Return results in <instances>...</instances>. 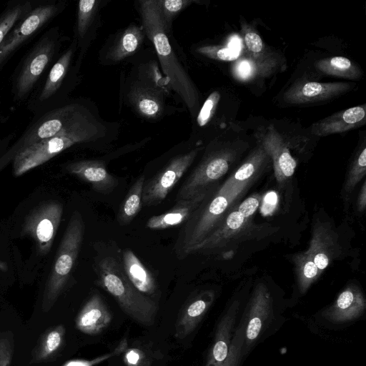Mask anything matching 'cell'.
<instances>
[{
	"label": "cell",
	"instance_id": "obj_29",
	"mask_svg": "<svg viewBox=\"0 0 366 366\" xmlns=\"http://www.w3.org/2000/svg\"><path fill=\"white\" fill-rule=\"evenodd\" d=\"M72 54V49H69L52 66L39 96L41 101L49 99L59 89L68 70Z\"/></svg>",
	"mask_w": 366,
	"mask_h": 366
},
{
	"label": "cell",
	"instance_id": "obj_35",
	"mask_svg": "<svg viewBox=\"0 0 366 366\" xmlns=\"http://www.w3.org/2000/svg\"><path fill=\"white\" fill-rule=\"evenodd\" d=\"M219 99L220 94L217 91L212 92L208 96L197 117V122L199 127L205 126L210 121L214 114Z\"/></svg>",
	"mask_w": 366,
	"mask_h": 366
},
{
	"label": "cell",
	"instance_id": "obj_21",
	"mask_svg": "<svg viewBox=\"0 0 366 366\" xmlns=\"http://www.w3.org/2000/svg\"><path fill=\"white\" fill-rule=\"evenodd\" d=\"M365 306L361 290L356 285H351L339 295L335 303L325 312V316L333 322H347L358 317Z\"/></svg>",
	"mask_w": 366,
	"mask_h": 366
},
{
	"label": "cell",
	"instance_id": "obj_17",
	"mask_svg": "<svg viewBox=\"0 0 366 366\" xmlns=\"http://www.w3.org/2000/svg\"><path fill=\"white\" fill-rule=\"evenodd\" d=\"M366 122L365 104L342 110L312 124L311 133L317 137L342 133L361 127Z\"/></svg>",
	"mask_w": 366,
	"mask_h": 366
},
{
	"label": "cell",
	"instance_id": "obj_26",
	"mask_svg": "<svg viewBox=\"0 0 366 366\" xmlns=\"http://www.w3.org/2000/svg\"><path fill=\"white\" fill-rule=\"evenodd\" d=\"M316 68L323 74L350 79H358L361 69L350 59L344 56H333L318 61Z\"/></svg>",
	"mask_w": 366,
	"mask_h": 366
},
{
	"label": "cell",
	"instance_id": "obj_8",
	"mask_svg": "<svg viewBox=\"0 0 366 366\" xmlns=\"http://www.w3.org/2000/svg\"><path fill=\"white\" fill-rule=\"evenodd\" d=\"M259 202L260 196L257 194L245 199L241 204L236 205L209 236L191 249L188 256L220 248L234 237L245 232Z\"/></svg>",
	"mask_w": 366,
	"mask_h": 366
},
{
	"label": "cell",
	"instance_id": "obj_27",
	"mask_svg": "<svg viewBox=\"0 0 366 366\" xmlns=\"http://www.w3.org/2000/svg\"><path fill=\"white\" fill-rule=\"evenodd\" d=\"M153 89L136 87L132 92V101L142 116L147 118H155L161 114L163 104L157 92Z\"/></svg>",
	"mask_w": 366,
	"mask_h": 366
},
{
	"label": "cell",
	"instance_id": "obj_18",
	"mask_svg": "<svg viewBox=\"0 0 366 366\" xmlns=\"http://www.w3.org/2000/svg\"><path fill=\"white\" fill-rule=\"evenodd\" d=\"M112 319V315L101 296L94 293L78 313L75 325L80 332L94 335L104 330L110 324Z\"/></svg>",
	"mask_w": 366,
	"mask_h": 366
},
{
	"label": "cell",
	"instance_id": "obj_28",
	"mask_svg": "<svg viewBox=\"0 0 366 366\" xmlns=\"http://www.w3.org/2000/svg\"><path fill=\"white\" fill-rule=\"evenodd\" d=\"M144 38L141 28L131 26L121 36L118 43L109 52V58L114 61L122 60L134 53L140 46Z\"/></svg>",
	"mask_w": 366,
	"mask_h": 366
},
{
	"label": "cell",
	"instance_id": "obj_9",
	"mask_svg": "<svg viewBox=\"0 0 366 366\" xmlns=\"http://www.w3.org/2000/svg\"><path fill=\"white\" fill-rule=\"evenodd\" d=\"M62 214L60 202L49 201L39 204L26 217L21 233L34 239L39 254L46 255L49 252Z\"/></svg>",
	"mask_w": 366,
	"mask_h": 366
},
{
	"label": "cell",
	"instance_id": "obj_14",
	"mask_svg": "<svg viewBox=\"0 0 366 366\" xmlns=\"http://www.w3.org/2000/svg\"><path fill=\"white\" fill-rule=\"evenodd\" d=\"M54 51V41L44 38L30 54L16 79V92L19 98L23 97L31 89L49 63Z\"/></svg>",
	"mask_w": 366,
	"mask_h": 366
},
{
	"label": "cell",
	"instance_id": "obj_16",
	"mask_svg": "<svg viewBox=\"0 0 366 366\" xmlns=\"http://www.w3.org/2000/svg\"><path fill=\"white\" fill-rule=\"evenodd\" d=\"M65 170L79 179L89 183L97 192L107 194L113 192L119 182L99 160H80L68 163Z\"/></svg>",
	"mask_w": 366,
	"mask_h": 366
},
{
	"label": "cell",
	"instance_id": "obj_24",
	"mask_svg": "<svg viewBox=\"0 0 366 366\" xmlns=\"http://www.w3.org/2000/svg\"><path fill=\"white\" fill-rule=\"evenodd\" d=\"M268 161H271L270 157L262 145L258 143L257 147L237 171L224 182L222 187L229 188L251 182Z\"/></svg>",
	"mask_w": 366,
	"mask_h": 366
},
{
	"label": "cell",
	"instance_id": "obj_25",
	"mask_svg": "<svg viewBox=\"0 0 366 366\" xmlns=\"http://www.w3.org/2000/svg\"><path fill=\"white\" fill-rule=\"evenodd\" d=\"M145 183L144 175L134 182L120 206L117 214V222L125 226L136 217L142 207V192Z\"/></svg>",
	"mask_w": 366,
	"mask_h": 366
},
{
	"label": "cell",
	"instance_id": "obj_38",
	"mask_svg": "<svg viewBox=\"0 0 366 366\" xmlns=\"http://www.w3.org/2000/svg\"><path fill=\"white\" fill-rule=\"evenodd\" d=\"M124 361L127 366H148L145 353L136 347L127 348Z\"/></svg>",
	"mask_w": 366,
	"mask_h": 366
},
{
	"label": "cell",
	"instance_id": "obj_23",
	"mask_svg": "<svg viewBox=\"0 0 366 366\" xmlns=\"http://www.w3.org/2000/svg\"><path fill=\"white\" fill-rule=\"evenodd\" d=\"M66 329L64 325H57L48 328L41 335L34 348L29 363H43L55 359L62 349Z\"/></svg>",
	"mask_w": 366,
	"mask_h": 366
},
{
	"label": "cell",
	"instance_id": "obj_11",
	"mask_svg": "<svg viewBox=\"0 0 366 366\" xmlns=\"http://www.w3.org/2000/svg\"><path fill=\"white\" fill-rule=\"evenodd\" d=\"M258 142L273 163L274 175L280 184L291 177L297 167L290 145L280 132L270 125L257 132Z\"/></svg>",
	"mask_w": 366,
	"mask_h": 366
},
{
	"label": "cell",
	"instance_id": "obj_3",
	"mask_svg": "<svg viewBox=\"0 0 366 366\" xmlns=\"http://www.w3.org/2000/svg\"><path fill=\"white\" fill-rule=\"evenodd\" d=\"M250 183L217 188L182 224L174 247L177 258L183 259L188 257L191 249L200 244L219 226Z\"/></svg>",
	"mask_w": 366,
	"mask_h": 366
},
{
	"label": "cell",
	"instance_id": "obj_40",
	"mask_svg": "<svg viewBox=\"0 0 366 366\" xmlns=\"http://www.w3.org/2000/svg\"><path fill=\"white\" fill-rule=\"evenodd\" d=\"M8 269L7 264L0 260V270L5 272Z\"/></svg>",
	"mask_w": 366,
	"mask_h": 366
},
{
	"label": "cell",
	"instance_id": "obj_5",
	"mask_svg": "<svg viewBox=\"0 0 366 366\" xmlns=\"http://www.w3.org/2000/svg\"><path fill=\"white\" fill-rule=\"evenodd\" d=\"M84 231L83 217L76 210L69 219L44 287L43 312H48L64 292L80 252Z\"/></svg>",
	"mask_w": 366,
	"mask_h": 366
},
{
	"label": "cell",
	"instance_id": "obj_31",
	"mask_svg": "<svg viewBox=\"0 0 366 366\" xmlns=\"http://www.w3.org/2000/svg\"><path fill=\"white\" fill-rule=\"evenodd\" d=\"M366 173V148L357 154L353 160V162L349 170V174L346 179L344 189L345 192L350 193L360 182Z\"/></svg>",
	"mask_w": 366,
	"mask_h": 366
},
{
	"label": "cell",
	"instance_id": "obj_33",
	"mask_svg": "<svg viewBox=\"0 0 366 366\" xmlns=\"http://www.w3.org/2000/svg\"><path fill=\"white\" fill-rule=\"evenodd\" d=\"M192 3L190 0H158L166 29L169 28L172 18Z\"/></svg>",
	"mask_w": 366,
	"mask_h": 366
},
{
	"label": "cell",
	"instance_id": "obj_36",
	"mask_svg": "<svg viewBox=\"0 0 366 366\" xmlns=\"http://www.w3.org/2000/svg\"><path fill=\"white\" fill-rule=\"evenodd\" d=\"M14 346L12 333L0 330V366H11Z\"/></svg>",
	"mask_w": 366,
	"mask_h": 366
},
{
	"label": "cell",
	"instance_id": "obj_10",
	"mask_svg": "<svg viewBox=\"0 0 366 366\" xmlns=\"http://www.w3.org/2000/svg\"><path fill=\"white\" fill-rule=\"evenodd\" d=\"M199 150L196 148L174 157L161 172L145 182L142 204L150 207L163 202L193 163Z\"/></svg>",
	"mask_w": 366,
	"mask_h": 366
},
{
	"label": "cell",
	"instance_id": "obj_37",
	"mask_svg": "<svg viewBox=\"0 0 366 366\" xmlns=\"http://www.w3.org/2000/svg\"><path fill=\"white\" fill-rule=\"evenodd\" d=\"M244 41L248 51L254 56H261L264 51V45L256 32L249 30L244 34Z\"/></svg>",
	"mask_w": 366,
	"mask_h": 366
},
{
	"label": "cell",
	"instance_id": "obj_2",
	"mask_svg": "<svg viewBox=\"0 0 366 366\" xmlns=\"http://www.w3.org/2000/svg\"><path fill=\"white\" fill-rule=\"evenodd\" d=\"M139 13L143 28L154 44L169 86L177 92L193 113L198 105V93L172 49L158 0L140 1Z\"/></svg>",
	"mask_w": 366,
	"mask_h": 366
},
{
	"label": "cell",
	"instance_id": "obj_39",
	"mask_svg": "<svg viewBox=\"0 0 366 366\" xmlns=\"http://www.w3.org/2000/svg\"><path fill=\"white\" fill-rule=\"evenodd\" d=\"M366 205V186L365 182L363 183L362 189L357 199V209L360 212H362Z\"/></svg>",
	"mask_w": 366,
	"mask_h": 366
},
{
	"label": "cell",
	"instance_id": "obj_13",
	"mask_svg": "<svg viewBox=\"0 0 366 366\" xmlns=\"http://www.w3.org/2000/svg\"><path fill=\"white\" fill-rule=\"evenodd\" d=\"M353 84L347 82L300 81L291 86L285 94L287 103L302 104L327 101L351 90Z\"/></svg>",
	"mask_w": 366,
	"mask_h": 366
},
{
	"label": "cell",
	"instance_id": "obj_32",
	"mask_svg": "<svg viewBox=\"0 0 366 366\" xmlns=\"http://www.w3.org/2000/svg\"><path fill=\"white\" fill-rule=\"evenodd\" d=\"M99 1L97 0H81L79 1L77 10V31L83 37L95 14Z\"/></svg>",
	"mask_w": 366,
	"mask_h": 366
},
{
	"label": "cell",
	"instance_id": "obj_22",
	"mask_svg": "<svg viewBox=\"0 0 366 366\" xmlns=\"http://www.w3.org/2000/svg\"><path fill=\"white\" fill-rule=\"evenodd\" d=\"M213 301V295L209 292L199 294L187 302L177 321L175 337L183 339L197 327Z\"/></svg>",
	"mask_w": 366,
	"mask_h": 366
},
{
	"label": "cell",
	"instance_id": "obj_7",
	"mask_svg": "<svg viewBox=\"0 0 366 366\" xmlns=\"http://www.w3.org/2000/svg\"><path fill=\"white\" fill-rule=\"evenodd\" d=\"M235 157L232 149L214 151L202 159L182 184L176 201L187 199L216 185L229 170Z\"/></svg>",
	"mask_w": 366,
	"mask_h": 366
},
{
	"label": "cell",
	"instance_id": "obj_34",
	"mask_svg": "<svg viewBox=\"0 0 366 366\" xmlns=\"http://www.w3.org/2000/svg\"><path fill=\"white\" fill-rule=\"evenodd\" d=\"M197 52L211 59L221 61H233L239 56V52L230 47L219 46H205L199 48Z\"/></svg>",
	"mask_w": 366,
	"mask_h": 366
},
{
	"label": "cell",
	"instance_id": "obj_15",
	"mask_svg": "<svg viewBox=\"0 0 366 366\" xmlns=\"http://www.w3.org/2000/svg\"><path fill=\"white\" fill-rule=\"evenodd\" d=\"M217 189V186H214L190 199L176 201L175 205L169 211L151 217L146 223V227L160 230L183 224Z\"/></svg>",
	"mask_w": 366,
	"mask_h": 366
},
{
	"label": "cell",
	"instance_id": "obj_12",
	"mask_svg": "<svg viewBox=\"0 0 366 366\" xmlns=\"http://www.w3.org/2000/svg\"><path fill=\"white\" fill-rule=\"evenodd\" d=\"M56 11L57 7L51 4L40 6L30 11L1 43L0 65L21 44L53 17Z\"/></svg>",
	"mask_w": 366,
	"mask_h": 366
},
{
	"label": "cell",
	"instance_id": "obj_1",
	"mask_svg": "<svg viewBox=\"0 0 366 366\" xmlns=\"http://www.w3.org/2000/svg\"><path fill=\"white\" fill-rule=\"evenodd\" d=\"M120 250L115 242L101 244L97 248L93 264L97 282L132 320L150 326L158 311L157 302L139 292L128 280L122 265Z\"/></svg>",
	"mask_w": 366,
	"mask_h": 366
},
{
	"label": "cell",
	"instance_id": "obj_6",
	"mask_svg": "<svg viewBox=\"0 0 366 366\" xmlns=\"http://www.w3.org/2000/svg\"><path fill=\"white\" fill-rule=\"evenodd\" d=\"M340 249L337 238L330 226L323 223L314 226L309 248L295 259L302 292H305L320 276L337 256Z\"/></svg>",
	"mask_w": 366,
	"mask_h": 366
},
{
	"label": "cell",
	"instance_id": "obj_30",
	"mask_svg": "<svg viewBox=\"0 0 366 366\" xmlns=\"http://www.w3.org/2000/svg\"><path fill=\"white\" fill-rule=\"evenodd\" d=\"M28 3L18 4L7 10L0 18V44L17 21L30 10Z\"/></svg>",
	"mask_w": 366,
	"mask_h": 366
},
{
	"label": "cell",
	"instance_id": "obj_20",
	"mask_svg": "<svg viewBox=\"0 0 366 366\" xmlns=\"http://www.w3.org/2000/svg\"><path fill=\"white\" fill-rule=\"evenodd\" d=\"M272 304L269 293L264 285H259L251 300L244 331V339L250 346L259 337L271 315Z\"/></svg>",
	"mask_w": 366,
	"mask_h": 366
},
{
	"label": "cell",
	"instance_id": "obj_4",
	"mask_svg": "<svg viewBox=\"0 0 366 366\" xmlns=\"http://www.w3.org/2000/svg\"><path fill=\"white\" fill-rule=\"evenodd\" d=\"M98 134L94 122L79 110L56 136L32 144L13 159V174L19 177L48 162L70 147L94 140Z\"/></svg>",
	"mask_w": 366,
	"mask_h": 366
},
{
	"label": "cell",
	"instance_id": "obj_19",
	"mask_svg": "<svg viewBox=\"0 0 366 366\" xmlns=\"http://www.w3.org/2000/svg\"><path fill=\"white\" fill-rule=\"evenodd\" d=\"M120 258L124 272L132 285L151 299L157 297L159 294L157 282L136 254L129 248L121 249Z\"/></svg>",
	"mask_w": 366,
	"mask_h": 366
}]
</instances>
